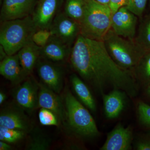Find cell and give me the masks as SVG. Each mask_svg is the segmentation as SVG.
Listing matches in <instances>:
<instances>
[{"label": "cell", "mask_w": 150, "mask_h": 150, "mask_svg": "<svg viewBox=\"0 0 150 150\" xmlns=\"http://www.w3.org/2000/svg\"><path fill=\"white\" fill-rule=\"evenodd\" d=\"M147 0H129L126 8L138 17L142 18Z\"/></svg>", "instance_id": "f1b7e54d"}, {"label": "cell", "mask_w": 150, "mask_h": 150, "mask_svg": "<svg viewBox=\"0 0 150 150\" xmlns=\"http://www.w3.org/2000/svg\"><path fill=\"white\" fill-rule=\"evenodd\" d=\"M38 129H32L30 131L25 150H47L51 147L52 140Z\"/></svg>", "instance_id": "7402d4cb"}, {"label": "cell", "mask_w": 150, "mask_h": 150, "mask_svg": "<svg viewBox=\"0 0 150 150\" xmlns=\"http://www.w3.org/2000/svg\"><path fill=\"white\" fill-rule=\"evenodd\" d=\"M38 76L51 90L59 94L64 86V71L61 67L48 61H38L36 64Z\"/></svg>", "instance_id": "8fae6325"}, {"label": "cell", "mask_w": 150, "mask_h": 150, "mask_svg": "<svg viewBox=\"0 0 150 150\" xmlns=\"http://www.w3.org/2000/svg\"><path fill=\"white\" fill-rule=\"evenodd\" d=\"M27 133L17 129H9L0 126V141L13 144L24 139Z\"/></svg>", "instance_id": "cb8c5ba5"}, {"label": "cell", "mask_w": 150, "mask_h": 150, "mask_svg": "<svg viewBox=\"0 0 150 150\" xmlns=\"http://www.w3.org/2000/svg\"><path fill=\"white\" fill-rule=\"evenodd\" d=\"M129 0H109L108 5L113 15L121 8L126 6Z\"/></svg>", "instance_id": "f546056e"}, {"label": "cell", "mask_w": 150, "mask_h": 150, "mask_svg": "<svg viewBox=\"0 0 150 150\" xmlns=\"http://www.w3.org/2000/svg\"><path fill=\"white\" fill-rule=\"evenodd\" d=\"M70 81L74 91L81 102L90 110L96 112L97 107L95 100L83 81L78 75L74 74L70 76Z\"/></svg>", "instance_id": "d6986e66"}, {"label": "cell", "mask_w": 150, "mask_h": 150, "mask_svg": "<svg viewBox=\"0 0 150 150\" xmlns=\"http://www.w3.org/2000/svg\"><path fill=\"white\" fill-rule=\"evenodd\" d=\"M133 129L131 126L125 127L118 123L107 135L100 150H130L132 149Z\"/></svg>", "instance_id": "7c38bea8"}, {"label": "cell", "mask_w": 150, "mask_h": 150, "mask_svg": "<svg viewBox=\"0 0 150 150\" xmlns=\"http://www.w3.org/2000/svg\"><path fill=\"white\" fill-rule=\"evenodd\" d=\"M38 108H44L56 114L60 122H65L66 112L64 99L42 83H39Z\"/></svg>", "instance_id": "5bb4252c"}, {"label": "cell", "mask_w": 150, "mask_h": 150, "mask_svg": "<svg viewBox=\"0 0 150 150\" xmlns=\"http://www.w3.org/2000/svg\"><path fill=\"white\" fill-rule=\"evenodd\" d=\"M84 13L79 24L80 34L92 40L103 41L111 29L112 14L108 5L95 0H85Z\"/></svg>", "instance_id": "3957f363"}, {"label": "cell", "mask_w": 150, "mask_h": 150, "mask_svg": "<svg viewBox=\"0 0 150 150\" xmlns=\"http://www.w3.org/2000/svg\"><path fill=\"white\" fill-rule=\"evenodd\" d=\"M71 47L56 36L51 38L40 50V56L54 62H62L70 57Z\"/></svg>", "instance_id": "e0dca14e"}, {"label": "cell", "mask_w": 150, "mask_h": 150, "mask_svg": "<svg viewBox=\"0 0 150 150\" xmlns=\"http://www.w3.org/2000/svg\"><path fill=\"white\" fill-rule=\"evenodd\" d=\"M37 0H4L0 14L1 22L32 16Z\"/></svg>", "instance_id": "4fadbf2b"}, {"label": "cell", "mask_w": 150, "mask_h": 150, "mask_svg": "<svg viewBox=\"0 0 150 150\" xmlns=\"http://www.w3.org/2000/svg\"><path fill=\"white\" fill-rule=\"evenodd\" d=\"M25 111L16 103L6 105L0 112V126L21 130L27 134L30 132L32 123Z\"/></svg>", "instance_id": "52a82bcc"}, {"label": "cell", "mask_w": 150, "mask_h": 150, "mask_svg": "<svg viewBox=\"0 0 150 150\" xmlns=\"http://www.w3.org/2000/svg\"><path fill=\"white\" fill-rule=\"evenodd\" d=\"M132 72L139 86L146 88L150 85V52L143 56Z\"/></svg>", "instance_id": "44dd1931"}, {"label": "cell", "mask_w": 150, "mask_h": 150, "mask_svg": "<svg viewBox=\"0 0 150 150\" xmlns=\"http://www.w3.org/2000/svg\"><path fill=\"white\" fill-rule=\"evenodd\" d=\"M50 29L55 36L71 47L80 34L79 23L64 12L57 15Z\"/></svg>", "instance_id": "30bf717a"}, {"label": "cell", "mask_w": 150, "mask_h": 150, "mask_svg": "<svg viewBox=\"0 0 150 150\" xmlns=\"http://www.w3.org/2000/svg\"><path fill=\"white\" fill-rule=\"evenodd\" d=\"M110 57L121 68L132 71L145 54L132 41L119 36L110 29L103 39Z\"/></svg>", "instance_id": "5b68a950"}, {"label": "cell", "mask_w": 150, "mask_h": 150, "mask_svg": "<svg viewBox=\"0 0 150 150\" xmlns=\"http://www.w3.org/2000/svg\"><path fill=\"white\" fill-rule=\"evenodd\" d=\"M134 149L136 150H150V130H146L137 136L134 142Z\"/></svg>", "instance_id": "83f0119b"}, {"label": "cell", "mask_w": 150, "mask_h": 150, "mask_svg": "<svg viewBox=\"0 0 150 150\" xmlns=\"http://www.w3.org/2000/svg\"><path fill=\"white\" fill-rule=\"evenodd\" d=\"M69 58L73 69L81 78L101 94L111 88L121 90L131 98L138 95L139 86L133 72L113 61L103 41L80 34L72 47Z\"/></svg>", "instance_id": "6da1fadb"}, {"label": "cell", "mask_w": 150, "mask_h": 150, "mask_svg": "<svg viewBox=\"0 0 150 150\" xmlns=\"http://www.w3.org/2000/svg\"><path fill=\"white\" fill-rule=\"evenodd\" d=\"M1 22L0 44L8 56L17 54L32 40L33 35L38 30L31 16Z\"/></svg>", "instance_id": "277c9868"}, {"label": "cell", "mask_w": 150, "mask_h": 150, "mask_svg": "<svg viewBox=\"0 0 150 150\" xmlns=\"http://www.w3.org/2000/svg\"><path fill=\"white\" fill-rule=\"evenodd\" d=\"M64 0H38L32 15L38 29H50Z\"/></svg>", "instance_id": "ba28073f"}, {"label": "cell", "mask_w": 150, "mask_h": 150, "mask_svg": "<svg viewBox=\"0 0 150 150\" xmlns=\"http://www.w3.org/2000/svg\"><path fill=\"white\" fill-rule=\"evenodd\" d=\"M126 93L125 92L113 89L110 92L103 94L105 115L108 119L118 118L125 108Z\"/></svg>", "instance_id": "2e32d148"}, {"label": "cell", "mask_w": 150, "mask_h": 150, "mask_svg": "<svg viewBox=\"0 0 150 150\" xmlns=\"http://www.w3.org/2000/svg\"><path fill=\"white\" fill-rule=\"evenodd\" d=\"M12 149V147L8 143L0 141V150H10Z\"/></svg>", "instance_id": "4dcf8cb0"}, {"label": "cell", "mask_w": 150, "mask_h": 150, "mask_svg": "<svg viewBox=\"0 0 150 150\" xmlns=\"http://www.w3.org/2000/svg\"><path fill=\"white\" fill-rule=\"evenodd\" d=\"M85 0H65L64 13L80 23L84 13Z\"/></svg>", "instance_id": "603a6c76"}, {"label": "cell", "mask_w": 150, "mask_h": 150, "mask_svg": "<svg viewBox=\"0 0 150 150\" xmlns=\"http://www.w3.org/2000/svg\"><path fill=\"white\" fill-rule=\"evenodd\" d=\"M63 99L66 112L65 122L70 131L79 138L98 137L100 133L96 121L85 105L69 90L65 93Z\"/></svg>", "instance_id": "7a4b0ae2"}, {"label": "cell", "mask_w": 150, "mask_h": 150, "mask_svg": "<svg viewBox=\"0 0 150 150\" xmlns=\"http://www.w3.org/2000/svg\"><path fill=\"white\" fill-rule=\"evenodd\" d=\"M137 17L126 6L123 7L112 15L111 29L117 35L134 41L137 34Z\"/></svg>", "instance_id": "9c48e42d"}, {"label": "cell", "mask_w": 150, "mask_h": 150, "mask_svg": "<svg viewBox=\"0 0 150 150\" xmlns=\"http://www.w3.org/2000/svg\"><path fill=\"white\" fill-rule=\"evenodd\" d=\"M38 119L43 126H58L60 122L56 114L48 109L40 108L38 113Z\"/></svg>", "instance_id": "484cf974"}, {"label": "cell", "mask_w": 150, "mask_h": 150, "mask_svg": "<svg viewBox=\"0 0 150 150\" xmlns=\"http://www.w3.org/2000/svg\"><path fill=\"white\" fill-rule=\"evenodd\" d=\"M137 108L140 124L146 130H150V105L140 100L138 103Z\"/></svg>", "instance_id": "d4e9b609"}, {"label": "cell", "mask_w": 150, "mask_h": 150, "mask_svg": "<svg viewBox=\"0 0 150 150\" xmlns=\"http://www.w3.org/2000/svg\"><path fill=\"white\" fill-rule=\"evenodd\" d=\"M18 85L13 93L16 103L29 112L38 108L39 83L34 78L30 76Z\"/></svg>", "instance_id": "8992f818"}, {"label": "cell", "mask_w": 150, "mask_h": 150, "mask_svg": "<svg viewBox=\"0 0 150 150\" xmlns=\"http://www.w3.org/2000/svg\"><path fill=\"white\" fill-rule=\"evenodd\" d=\"M41 48L32 40L26 44L18 52L20 62L28 76L31 74L40 56Z\"/></svg>", "instance_id": "ac0fdd59"}, {"label": "cell", "mask_w": 150, "mask_h": 150, "mask_svg": "<svg viewBox=\"0 0 150 150\" xmlns=\"http://www.w3.org/2000/svg\"><path fill=\"white\" fill-rule=\"evenodd\" d=\"M54 35V32L50 28L38 29L33 35L32 40L37 46L41 48Z\"/></svg>", "instance_id": "4316f807"}, {"label": "cell", "mask_w": 150, "mask_h": 150, "mask_svg": "<svg viewBox=\"0 0 150 150\" xmlns=\"http://www.w3.org/2000/svg\"><path fill=\"white\" fill-rule=\"evenodd\" d=\"M0 74L16 85L21 83L28 77L21 64L17 54L7 56L1 61Z\"/></svg>", "instance_id": "9a60e30c"}, {"label": "cell", "mask_w": 150, "mask_h": 150, "mask_svg": "<svg viewBox=\"0 0 150 150\" xmlns=\"http://www.w3.org/2000/svg\"><path fill=\"white\" fill-rule=\"evenodd\" d=\"M134 41L144 54L150 52V14L142 19Z\"/></svg>", "instance_id": "ffe728a7"}, {"label": "cell", "mask_w": 150, "mask_h": 150, "mask_svg": "<svg viewBox=\"0 0 150 150\" xmlns=\"http://www.w3.org/2000/svg\"><path fill=\"white\" fill-rule=\"evenodd\" d=\"M6 99V95L3 91L0 92V104L2 105Z\"/></svg>", "instance_id": "d6a6232c"}, {"label": "cell", "mask_w": 150, "mask_h": 150, "mask_svg": "<svg viewBox=\"0 0 150 150\" xmlns=\"http://www.w3.org/2000/svg\"><path fill=\"white\" fill-rule=\"evenodd\" d=\"M95 1L98 2L104 5H108L109 2V0H95Z\"/></svg>", "instance_id": "836d02e7"}, {"label": "cell", "mask_w": 150, "mask_h": 150, "mask_svg": "<svg viewBox=\"0 0 150 150\" xmlns=\"http://www.w3.org/2000/svg\"><path fill=\"white\" fill-rule=\"evenodd\" d=\"M144 96L150 102V85L145 88Z\"/></svg>", "instance_id": "1f68e13d"}]
</instances>
